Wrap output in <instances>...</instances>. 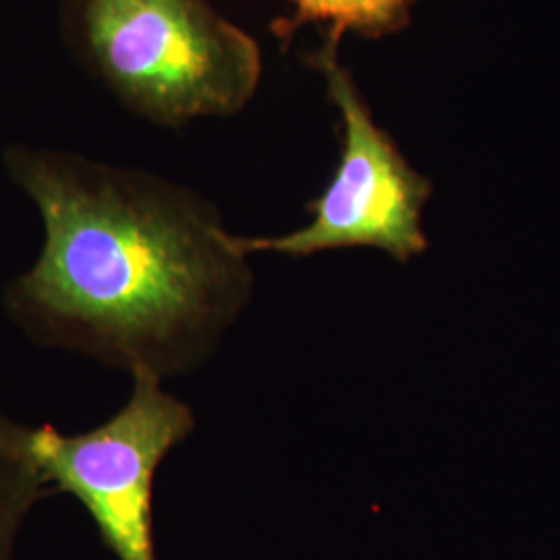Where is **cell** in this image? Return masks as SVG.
I'll return each instance as SVG.
<instances>
[{
    "label": "cell",
    "mask_w": 560,
    "mask_h": 560,
    "mask_svg": "<svg viewBox=\"0 0 560 560\" xmlns=\"http://www.w3.org/2000/svg\"><path fill=\"white\" fill-rule=\"evenodd\" d=\"M9 180L40 214V254L2 310L30 342L162 382L200 370L254 295L221 212L161 175L13 143Z\"/></svg>",
    "instance_id": "6da1fadb"
},
{
    "label": "cell",
    "mask_w": 560,
    "mask_h": 560,
    "mask_svg": "<svg viewBox=\"0 0 560 560\" xmlns=\"http://www.w3.org/2000/svg\"><path fill=\"white\" fill-rule=\"evenodd\" d=\"M81 69L159 127L233 117L256 96L260 44L210 0H59Z\"/></svg>",
    "instance_id": "7a4b0ae2"
},
{
    "label": "cell",
    "mask_w": 560,
    "mask_h": 560,
    "mask_svg": "<svg viewBox=\"0 0 560 560\" xmlns=\"http://www.w3.org/2000/svg\"><path fill=\"white\" fill-rule=\"evenodd\" d=\"M131 395L108 420L78 434L50 423L30 430L46 488L71 494L117 560H159L154 476L164 457L196 430L194 409L152 374L131 376Z\"/></svg>",
    "instance_id": "3957f363"
},
{
    "label": "cell",
    "mask_w": 560,
    "mask_h": 560,
    "mask_svg": "<svg viewBox=\"0 0 560 560\" xmlns=\"http://www.w3.org/2000/svg\"><path fill=\"white\" fill-rule=\"evenodd\" d=\"M339 38L330 34L316 57L342 119L339 168L320 198L310 201L312 222L280 237H235L241 254L275 252L305 258L326 249L378 247L400 264L428 249L421 226L432 183L399 152L390 136L376 125L360 88L337 55Z\"/></svg>",
    "instance_id": "277c9868"
},
{
    "label": "cell",
    "mask_w": 560,
    "mask_h": 560,
    "mask_svg": "<svg viewBox=\"0 0 560 560\" xmlns=\"http://www.w3.org/2000/svg\"><path fill=\"white\" fill-rule=\"evenodd\" d=\"M46 492L30 428L0 416V560H20L25 523Z\"/></svg>",
    "instance_id": "5b68a950"
},
{
    "label": "cell",
    "mask_w": 560,
    "mask_h": 560,
    "mask_svg": "<svg viewBox=\"0 0 560 560\" xmlns=\"http://www.w3.org/2000/svg\"><path fill=\"white\" fill-rule=\"evenodd\" d=\"M298 21H322L332 36L360 32L365 36L388 34L407 20L413 0H293Z\"/></svg>",
    "instance_id": "8992f818"
}]
</instances>
